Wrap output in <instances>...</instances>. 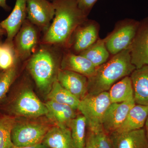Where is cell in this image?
<instances>
[{"instance_id":"cell-3","label":"cell","mask_w":148,"mask_h":148,"mask_svg":"<svg viewBox=\"0 0 148 148\" xmlns=\"http://www.w3.org/2000/svg\"><path fill=\"white\" fill-rule=\"evenodd\" d=\"M28 69L39 89L48 93L58 71L52 53L45 49H40L30 58Z\"/></svg>"},{"instance_id":"cell-30","label":"cell","mask_w":148,"mask_h":148,"mask_svg":"<svg viewBox=\"0 0 148 148\" xmlns=\"http://www.w3.org/2000/svg\"><path fill=\"white\" fill-rule=\"evenodd\" d=\"M84 148H94L92 141V133L90 130H88L86 136L85 145Z\"/></svg>"},{"instance_id":"cell-6","label":"cell","mask_w":148,"mask_h":148,"mask_svg":"<svg viewBox=\"0 0 148 148\" xmlns=\"http://www.w3.org/2000/svg\"><path fill=\"white\" fill-rule=\"evenodd\" d=\"M120 22L112 33L104 39L109 53L113 55L130 47L135 38L140 21L127 19Z\"/></svg>"},{"instance_id":"cell-28","label":"cell","mask_w":148,"mask_h":148,"mask_svg":"<svg viewBox=\"0 0 148 148\" xmlns=\"http://www.w3.org/2000/svg\"><path fill=\"white\" fill-rule=\"evenodd\" d=\"M91 132L94 148H114L110 135L103 128Z\"/></svg>"},{"instance_id":"cell-23","label":"cell","mask_w":148,"mask_h":148,"mask_svg":"<svg viewBox=\"0 0 148 148\" xmlns=\"http://www.w3.org/2000/svg\"><path fill=\"white\" fill-rule=\"evenodd\" d=\"M110 53L104 39H98L90 47L80 53L79 55L87 58L97 68L108 61Z\"/></svg>"},{"instance_id":"cell-22","label":"cell","mask_w":148,"mask_h":148,"mask_svg":"<svg viewBox=\"0 0 148 148\" xmlns=\"http://www.w3.org/2000/svg\"><path fill=\"white\" fill-rule=\"evenodd\" d=\"M47 98L49 101L68 105L75 110H78L80 101L63 87L57 79L54 81L50 90L47 93Z\"/></svg>"},{"instance_id":"cell-37","label":"cell","mask_w":148,"mask_h":148,"mask_svg":"<svg viewBox=\"0 0 148 148\" xmlns=\"http://www.w3.org/2000/svg\"><path fill=\"white\" fill-rule=\"evenodd\" d=\"M52 1H53V0H52Z\"/></svg>"},{"instance_id":"cell-26","label":"cell","mask_w":148,"mask_h":148,"mask_svg":"<svg viewBox=\"0 0 148 148\" xmlns=\"http://www.w3.org/2000/svg\"><path fill=\"white\" fill-rule=\"evenodd\" d=\"M16 51L13 43L0 45V69L8 70L14 65Z\"/></svg>"},{"instance_id":"cell-18","label":"cell","mask_w":148,"mask_h":148,"mask_svg":"<svg viewBox=\"0 0 148 148\" xmlns=\"http://www.w3.org/2000/svg\"><path fill=\"white\" fill-rule=\"evenodd\" d=\"M61 66L62 70L75 72L88 78L93 75L96 69V67L84 56L72 53H67L64 56Z\"/></svg>"},{"instance_id":"cell-14","label":"cell","mask_w":148,"mask_h":148,"mask_svg":"<svg viewBox=\"0 0 148 148\" xmlns=\"http://www.w3.org/2000/svg\"><path fill=\"white\" fill-rule=\"evenodd\" d=\"M114 148H148V139L145 128L109 134Z\"/></svg>"},{"instance_id":"cell-11","label":"cell","mask_w":148,"mask_h":148,"mask_svg":"<svg viewBox=\"0 0 148 148\" xmlns=\"http://www.w3.org/2000/svg\"><path fill=\"white\" fill-rule=\"evenodd\" d=\"M57 80L60 84L81 100L88 93V78L83 75L66 70H59Z\"/></svg>"},{"instance_id":"cell-13","label":"cell","mask_w":148,"mask_h":148,"mask_svg":"<svg viewBox=\"0 0 148 148\" xmlns=\"http://www.w3.org/2000/svg\"><path fill=\"white\" fill-rule=\"evenodd\" d=\"M27 1V0H16L14 8L9 16L1 22L7 35L6 42L12 43L14 38L26 21Z\"/></svg>"},{"instance_id":"cell-19","label":"cell","mask_w":148,"mask_h":148,"mask_svg":"<svg viewBox=\"0 0 148 148\" xmlns=\"http://www.w3.org/2000/svg\"><path fill=\"white\" fill-rule=\"evenodd\" d=\"M45 104L48 111L47 115L56 125L69 127L70 122L77 116L76 110L68 105L49 100Z\"/></svg>"},{"instance_id":"cell-7","label":"cell","mask_w":148,"mask_h":148,"mask_svg":"<svg viewBox=\"0 0 148 148\" xmlns=\"http://www.w3.org/2000/svg\"><path fill=\"white\" fill-rule=\"evenodd\" d=\"M9 110L15 115L28 118L39 117L48 113L45 104L29 88L21 90L12 101Z\"/></svg>"},{"instance_id":"cell-36","label":"cell","mask_w":148,"mask_h":148,"mask_svg":"<svg viewBox=\"0 0 148 148\" xmlns=\"http://www.w3.org/2000/svg\"><path fill=\"white\" fill-rule=\"evenodd\" d=\"M1 42H0V45H1ZM0 70H1V69H0Z\"/></svg>"},{"instance_id":"cell-15","label":"cell","mask_w":148,"mask_h":148,"mask_svg":"<svg viewBox=\"0 0 148 148\" xmlns=\"http://www.w3.org/2000/svg\"><path fill=\"white\" fill-rule=\"evenodd\" d=\"M42 143L48 148H74L71 130L61 125L50 127Z\"/></svg>"},{"instance_id":"cell-16","label":"cell","mask_w":148,"mask_h":148,"mask_svg":"<svg viewBox=\"0 0 148 148\" xmlns=\"http://www.w3.org/2000/svg\"><path fill=\"white\" fill-rule=\"evenodd\" d=\"M130 77L135 103L148 106V65L135 69Z\"/></svg>"},{"instance_id":"cell-24","label":"cell","mask_w":148,"mask_h":148,"mask_svg":"<svg viewBox=\"0 0 148 148\" xmlns=\"http://www.w3.org/2000/svg\"><path fill=\"white\" fill-rule=\"evenodd\" d=\"M86 119L83 115H79L71 121L69 125L74 148H84L85 145Z\"/></svg>"},{"instance_id":"cell-5","label":"cell","mask_w":148,"mask_h":148,"mask_svg":"<svg viewBox=\"0 0 148 148\" xmlns=\"http://www.w3.org/2000/svg\"><path fill=\"white\" fill-rule=\"evenodd\" d=\"M50 128L47 124L39 122H16L11 131L14 146L27 147L42 143Z\"/></svg>"},{"instance_id":"cell-4","label":"cell","mask_w":148,"mask_h":148,"mask_svg":"<svg viewBox=\"0 0 148 148\" xmlns=\"http://www.w3.org/2000/svg\"><path fill=\"white\" fill-rule=\"evenodd\" d=\"M111 103L108 91L87 94L80 100L78 110L86 119L89 130L94 132L103 128V117Z\"/></svg>"},{"instance_id":"cell-32","label":"cell","mask_w":148,"mask_h":148,"mask_svg":"<svg viewBox=\"0 0 148 148\" xmlns=\"http://www.w3.org/2000/svg\"><path fill=\"white\" fill-rule=\"evenodd\" d=\"M0 7L7 11L10 9V7L7 3V0H0Z\"/></svg>"},{"instance_id":"cell-27","label":"cell","mask_w":148,"mask_h":148,"mask_svg":"<svg viewBox=\"0 0 148 148\" xmlns=\"http://www.w3.org/2000/svg\"><path fill=\"white\" fill-rule=\"evenodd\" d=\"M16 75V69L15 65L4 72L0 79V103L5 98Z\"/></svg>"},{"instance_id":"cell-35","label":"cell","mask_w":148,"mask_h":148,"mask_svg":"<svg viewBox=\"0 0 148 148\" xmlns=\"http://www.w3.org/2000/svg\"><path fill=\"white\" fill-rule=\"evenodd\" d=\"M4 72L3 73H0V79H1V78L2 77L3 74Z\"/></svg>"},{"instance_id":"cell-8","label":"cell","mask_w":148,"mask_h":148,"mask_svg":"<svg viewBox=\"0 0 148 148\" xmlns=\"http://www.w3.org/2000/svg\"><path fill=\"white\" fill-rule=\"evenodd\" d=\"M130 49L131 62L136 69L148 65V16L139 22Z\"/></svg>"},{"instance_id":"cell-34","label":"cell","mask_w":148,"mask_h":148,"mask_svg":"<svg viewBox=\"0 0 148 148\" xmlns=\"http://www.w3.org/2000/svg\"><path fill=\"white\" fill-rule=\"evenodd\" d=\"M5 33H6L5 30L2 27L1 23H0V36H2V35L4 34Z\"/></svg>"},{"instance_id":"cell-33","label":"cell","mask_w":148,"mask_h":148,"mask_svg":"<svg viewBox=\"0 0 148 148\" xmlns=\"http://www.w3.org/2000/svg\"><path fill=\"white\" fill-rule=\"evenodd\" d=\"M145 130L146 135H147V137L148 139V115L147 117V120L145 124Z\"/></svg>"},{"instance_id":"cell-29","label":"cell","mask_w":148,"mask_h":148,"mask_svg":"<svg viewBox=\"0 0 148 148\" xmlns=\"http://www.w3.org/2000/svg\"><path fill=\"white\" fill-rule=\"evenodd\" d=\"M98 0H77L79 7L87 16Z\"/></svg>"},{"instance_id":"cell-1","label":"cell","mask_w":148,"mask_h":148,"mask_svg":"<svg viewBox=\"0 0 148 148\" xmlns=\"http://www.w3.org/2000/svg\"><path fill=\"white\" fill-rule=\"evenodd\" d=\"M55 14L44 37L46 43L68 44L73 33L86 21L87 15L79 7L77 0H53Z\"/></svg>"},{"instance_id":"cell-2","label":"cell","mask_w":148,"mask_h":148,"mask_svg":"<svg viewBox=\"0 0 148 148\" xmlns=\"http://www.w3.org/2000/svg\"><path fill=\"white\" fill-rule=\"evenodd\" d=\"M135 69L131 62L129 47L96 68L93 75L88 78L87 94L97 95L108 91L119 80L130 76Z\"/></svg>"},{"instance_id":"cell-21","label":"cell","mask_w":148,"mask_h":148,"mask_svg":"<svg viewBox=\"0 0 148 148\" xmlns=\"http://www.w3.org/2000/svg\"><path fill=\"white\" fill-rule=\"evenodd\" d=\"M112 103H120L134 99V90L130 76L115 83L108 91Z\"/></svg>"},{"instance_id":"cell-25","label":"cell","mask_w":148,"mask_h":148,"mask_svg":"<svg viewBox=\"0 0 148 148\" xmlns=\"http://www.w3.org/2000/svg\"><path fill=\"white\" fill-rule=\"evenodd\" d=\"M16 122L11 116H0V148H13L11 131Z\"/></svg>"},{"instance_id":"cell-12","label":"cell","mask_w":148,"mask_h":148,"mask_svg":"<svg viewBox=\"0 0 148 148\" xmlns=\"http://www.w3.org/2000/svg\"><path fill=\"white\" fill-rule=\"evenodd\" d=\"M25 22L15 36L14 47L16 55L23 59L30 56L38 42L35 27Z\"/></svg>"},{"instance_id":"cell-20","label":"cell","mask_w":148,"mask_h":148,"mask_svg":"<svg viewBox=\"0 0 148 148\" xmlns=\"http://www.w3.org/2000/svg\"><path fill=\"white\" fill-rule=\"evenodd\" d=\"M148 115V106L135 104L116 132H129L144 128Z\"/></svg>"},{"instance_id":"cell-31","label":"cell","mask_w":148,"mask_h":148,"mask_svg":"<svg viewBox=\"0 0 148 148\" xmlns=\"http://www.w3.org/2000/svg\"><path fill=\"white\" fill-rule=\"evenodd\" d=\"M13 148H48L45 145L42 143L34 145L27 146V147H18L14 146Z\"/></svg>"},{"instance_id":"cell-9","label":"cell","mask_w":148,"mask_h":148,"mask_svg":"<svg viewBox=\"0 0 148 148\" xmlns=\"http://www.w3.org/2000/svg\"><path fill=\"white\" fill-rule=\"evenodd\" d=\"M54 14L53 3L48 0H27V18L32 24L47 30Z\"/></svg>"},{"instance_id":"cell-17","label":"cell","mask_w":148,"mask_h":148,"mask_svg":"<svg viewBox=\"0 0 148 148\" xmlns=\"http://www.w3.org/2000/svg\"><path fill=\"white\" fill-rule=\"evenodd\" d=\"M92 22L79 26L74 32L73 47L76 52L80 53L85 50L98 40V27Z\"/></svg>"},{"instance_id":"cell-10","label":"cell","mask_w":148,"mask_h":148,"mask_svg":"<svg viewBox=\"0 0 148 148\" xmlns=\"http://www.w3.org/2000/svg\"><path fill=\"white\" fill-rule=\"evenodd\" d=\"M135 104L134 99L123 103H111L103 117L102 126L104 130L109 134L116 131Z\"/></svg>"}]
</instances>
